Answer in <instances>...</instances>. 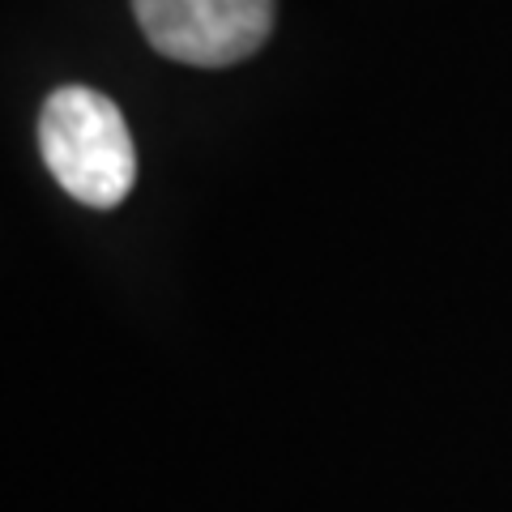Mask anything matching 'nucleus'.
Here are the masks:
<instances>
[{"label": "nucleus", "mask_w": 512, "mask_h": 512, "mask_svg": "<svg viewBox=\"0 0 512 512\" xmlns=\"http://www.w3.org/2000/svg\"><path fill=\"white\" fill-rule=\"evenodd\" d=\"M39 150L56 184L90 210H111L137 184V150L128 124L99 90H56L39 116Z\"/></svg>", "instance_id": "f257e3e1"}, {"label": "nucleus", "mask_w": 512, "mask_h": 512, "mask_svg": "<svg viewBox=\"0 0 512 512\" xmlns=\"http://www.w3.org/2000/svg\"><path fill=\"white\" fill-rule=\"evenodd\" d=\"M133 13L146 43L167 60L227 69L269 39L278 0H133Z\"/></svg>", "instance_id": "f03ea898"}]
</instances>
